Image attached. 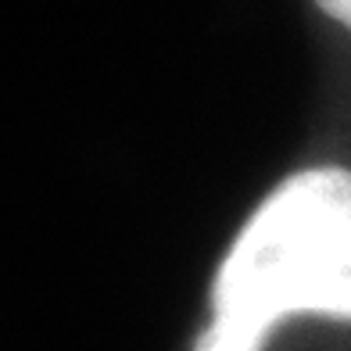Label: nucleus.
I'll list each match as a JSON object with an SVG mask.
<instances>
[{
	"label": "nucleus",
	"instance_id": "f03ea898",
	"mask_svg": "<svg viewBox=\"0 0 351 351\" xmlns=\"http://www.w3.org/2000/svg\"><path fill=\"white\" fill-rule=\"evenodd\" d=\"M319 8H323L330 19H337L341 25H348L351 29V0H315Z\"/></svg>",
	"mask_w": 351,
	"mask_h": 351
},
{
	"label": "nucleus",
	"instance_id": "f257e3e1",
	"mask_svg": "<svg viewBox=\"0 0 351 351\" xmlns=\"http://www.w3.org/2000/svg\"><path fill=\"white\" fill-rule=\"evenodd\" d=\"M194 351H262L287 315L351 323V172L308 169L273 190L233 241Z\"/></svg>",
	"mask_w": 351,
	"mask_h": 351
}]
</instances>
